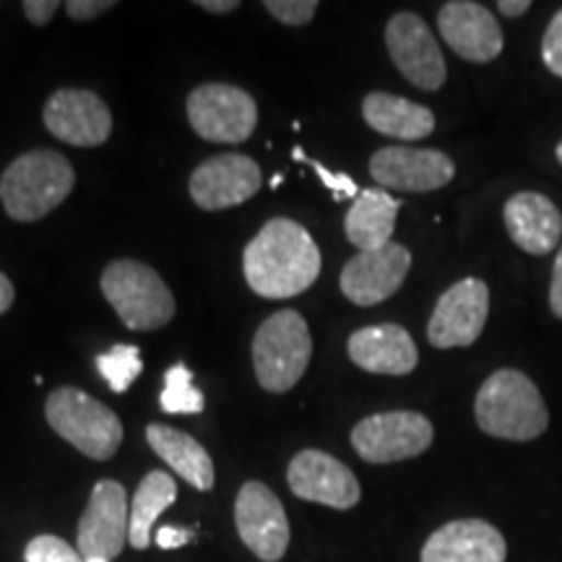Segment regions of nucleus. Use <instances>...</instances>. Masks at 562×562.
<instances>
[{"label":"nucleus","instance_id":"25","mask_svg":"<svg viewBox=\"0 0 562 562\" xmlns=\"http://www.w3.org/2000/svg\"><path fill=\"white\" fill-rule=\"evenodd\" d=\"M178 497L175 476L167 472H149L140 480L131 503V529L128 542L136 550H149L154 539V524Z\"/></svg>","mask_w":562,"mask_h":562},{"label":"nucleus","instance_id":"10","mask_svg":"<svg viewBox=\"0 0 562 562\" xmlns=\"http://www.w3.org/2000/svg\"><path fill=\"white\" fill-rule=\"evenodd\" d=\"M490 318V286L482 279H461L442 292L427 323V339L438 349L472 347Z\"/></svg>","mask_w":562,"mask_h":562},{"label":"nucleus","instance_id":"3","mask_svg":"<svg viewBox=\"0 0 562 562\" xmlns=\"http://www.w3.org/2000/svg\"><path fill=\"white\" fill-rule=\"evenodd\" d=\"M76 172L60 151L34 149L21 154L0 178V201L13 222H40L68 199Z\"/></svg>","mask_w":562,"mask_h":562},{"label":"nucleus","instance_id":"32","mask_svg":"<svg viewBox=\"0 0 562 562\" xmlns=\"http://www.w3.org/2000/svg\"><path fill=\"white\" fill-rule=\"evenodd\" d=\"M110 9H115L112 0H70L66 5L68 16L74 21H91L102 16V13H108Z\"/></svg>","mask_w":562,"mask_h":562},{"label":"nucleus","instance_id":"30","mask_svg":"<svg viewBox=\"0 0 562 562\" xmlns=\"http://www.w3.org/2000/svg\"><path fill=\"white\" fill-rule=\"evenodd\" d=\"M294 154V159L297 161H307V165L313 167L315 172H318V178H321V182L323 186L328 188V191L334 193V201H344V199H355V195H360L362 191L360 188H357V182L349 178V175H344V172H331V170H326V167L321 165V161H315V159H307L305 154H302V149L297 146V149L292 151Z\"/></svg>","mask_w":562,"mask_h":562},{"label":"nucleus","instance_id":"26","mask_svg":"<svg viewBox=\"0 0 562 562\" xmlns=\"http://www.w3.org/2000/svg\"><path fill=\"white\" fill-rule=\"evenodd\" d=\"M167 414H199L203 412V393L193 385V372L186 364H172L165 372V391L159 398Z\"/></svg>","mask_w":562,"mask_h":562},{"label":"nucleus","instance_id":"11","mask_svg":"<svg viewBox=\"0 0 562 562\" xmlns=\"http://www.w3.org/2000/svg\"><path fill=\"white\" fill-rule=\"evenodd\" d=\"M385 45L393 66L417 89L438 91L446 83V58L430 26L417 13H396L385 26Z\"/></svg>","mask_w":562,"mask_h":562},{"label":"nucleus","instance_id":"5","mask_svg":"<svg viewBox=\"0 0 562 562\" xmlns=\"http://www.w3.org/2000/svg\"><path fill=\"white\" fill-rule=\"evenodd\" d=\"M102 294L131 331H157L175 318V297L151 266L121 258L102 271Z\"/></svg>","mask_w":562,"mask_h":562},{"label":"nucleus","instance_id":"17","mask_svg":"<svg viewBox=\"0 0 562 562\" xmlns=\"http://www.w3.org/2000/svg\"><path fill=\"white\" fill-rule=\"evenodd\" d=\"M290 490L300 501L328 505L334 510H349L360 503V482L347 463L323 451H302L292 459L286 472Z\"/></svg>","mask_w":562,"mask_h":562},{"label":"nucleus","instance_id":"36","mask_svg":"<svg viewBox=\"0 0 562 562\" xmlns=\"http://www.w3.org/2000/svg\"><path fill=\"white\" fill-rule=\"evenodd\" d=\"M529 9H531V0H501V3H497V11L508 19L524 16Z\"/></svg>","mask_w":562,"mask_h":562},{"label":"nucleus","instance_id":"8","mask_svg":"<svg viewBox=\"0 0 562 562\" xmlns=\"http://www.w3.org/2000/svg\"><path fill=\"white\" fill-rule=\"evenodd\" d=\"M188 121L201 138L243 144L258 125V104L248 91L229 83H203L188 97Z\"/></svg>","mask_w":562,"mask_h":562},{"label":"nucleus","instance_id":"27","mask_svg":"<svg viewBox=\"0 0 562 562\" xmlns=\"http://www.w3.org/2000/svg\"><path fill=\"white\" fill-rule=\"evenodd\" d=\"M97 370H100V375L108 381L112 391L125 393L144 370L140 351L133 344H115L110 351L97 357Z\"/></svg>","mask_w":562,"mask_h":562},{"label":"nucleus","instance_id":"24","mask_svg":"<svg viewBox=\"0 0 562 562\" xmlns=\"http://www.w3.org/2000/svg\"><path fill=\"white\" fill-rule=\"evenodd\" d=\"M362 115L372 131L398 140H419L435 131L430 108L404 100V97L385 94V91H372L364 97Z\"/></svg>","mask_w":562,"mask_h":562},{"label":"nucleus","instance_id":"31","mask_svg":"<svg viewBox=\"0 0 562 562\" xmlns=\"http://www.w3.org/2000/svg\"><path fill=\"white\" fill-rule=\"evenodd\" d=\"M542 60L550 74L562 79V9L554 13L542 40Z\"/></svg>","mask_w":562,"mask_h":562},{"label":"nucleus","instance_id":"38","mask_svg":"<svg viewBox=\"0 0 562 562\" xmlns=\"http://www.w3.org/2000/svg\"><path fill=\"white\" fill-rule=\"evenodd\" d=\"M199 5L203 11H211V13H229V11L240 9V3H237V0H201Z\"/></svg>","mask_w":562,"mask_h":562},{"label":"nucleus","instance_id":"6","mask_svg":"<svg viewBox=\"0 0 562 562\" xmlns=\"http://www.w3.org/2000/svg\"><path fill=\"white\" fill-rule=\"evenodd\" d=\"M311 357L313 339L297 311H279L258 326L252 339V368L263 391H292L305 375Z\"/></svg>","mask_w":562,"mask_h":562},{"label":"nucleus","instance_id":"21","mask_svg":"<svg viewBox=\"0 0 562 562\" xmlns=\"http://www.w3.org/2000/svg\"><path fill=\"white\" fill-rule=\"evenodd\" d=\"M510 240L529 256H547L560 245L562 216L542 193H516L503 209Z\"/></svg>","mask_w":562,"mask_h":562},{"label":"nucleus","instance_id":"34","mask_svg":"<svg viewBox=\"0 0 562 562\" xmlns=\"http://www.w3.org/2000/svg\"><path fill=\"white\" fill-rule=\"evenodd\" d=\"M191 539H193V531L175 529V526H161V529L154 533V542H157L161 550H180V547L191 542Z\"/></svg>","mask_w":562,"mask_h":562},{"label":"nucleus","instance_id":"4","mask_svg":"<svg viewBox=\"0 0 562 562\" xmlns=\"http://www.w3.org/2000/svg\"><path fill=\"white\" fill-rule=\"evenodd\" d=\"M45 417L63 440L94 461L112 459L123 442L117 414L74 385H63L47 396Z\"/></svg>","mask_w":562,"mask_h":562},{"label":"nucleus","instance_id":"18","mask_svg":"<svg viewBox=\"0 0 562 562\" xmlns=\"http://www.w3.org/2000/svg\"><path fill=\"white\" fill-rule=\"evenodd\" d=\"M438 30L446 45L469 63H490L503 53L501 24L482 3L451 0L438 13Z\"/></svg>","mask_w":562,"mask_h":562},{"label":"nucleus","instance_id":"1","mask_svg":"<svg viewBox=\"0 0 562 562\" xmlns=\"http://www.w3.org/2000/svg\"><path fill=\"white\" fill-rule=\"evenodd\" d=\"M243 271L250 290L266 300H290L321 277V250L302 224L271 220L248 243Z\"/></svg>","mask_w":562,"mask_h":562},{"label":"nucleus","instance_id":"33","mask_svg":"<svg viewBox=\"0 0 562 562\" xmlns=\"http://www.w3.org/2000/svg\"><path fill=\"white\" fill-rule=\"evenodd\" d=\"M21 9H24L26 19H30L34 26H47L55 19V13H58L60 3L58 0H26Z\"/></svg>","mask_w":562,"mask_h":562},{"label":"nucleus","instance_id":"40","mask_svg":"<svg viewBox=\"0 0 562 562\" xmlns=\"http://www.w3.org/2000/svg\"><path fill=\"white\" fill-rule=\"evenodd\" d=\"M558 161H560V165H562V140H560V144H558Z\"/></svg>","mask_w":562,"mask_h":562},{"label":"nucleus","instance_id":"15","mask_svg":"<svg viewBox=\"0 0 562 562\" xmlns=\"http://www.w3.org/2000/svg\"><path fill=\"white\" fill-rule=\"evenodd\" d=\"M45 128L63 144L94 149L112 133V115L102 97L87 89H58L42 110Z\"/></svg>","mask_w":562,"mask_h":562},{"label":"nucleus","instance_id":"29","mask_svg":"<svg viewBox=\"0 0 562 562\" xmlns=\"http://www.w3.org/2000/svg\"><path fill=\"white\" fill-rule=\"evenodd\" d=\"M263 5L273 19L286 26L311 24L315 11H318V3H315V0H266Z\"/></svg>","mask_w":562,"mask_h":562},{"label":"nucleus","instance_id":"14","mask_svg":"<svg viewBox=\"0 0 562 562\" xmlns=\"http://www.w3.org/2000/svg\"><path fill=\"white\" fill-rule=\"evenodd\" d=\"M261 186L263 175L256 159L245 154H220L193 170L191 199L203 211H222L250 201Z\"/></svg>","mask_w":562,"mask_h":562},{"label":"nucleus","instance_id":"7","mask_svg":"<svg viewBox=\"0 0 562 562\" xmlns=\"http://www.w3.org/2000/svg\"><path fill=\"white\" fill-rule=\"evenodd\" d=\"M432 422L419 412H381L357 422L351 446L368 463H398L417 459L432 446Z\"/></svg>","mask_w":562,"mask_h":562},{"label":"nucleus","instance_id":"13","mask_svg":"<svg viewBox=\"0 0 562 562\" xmlns=\"http://www.w3.org/2000/svg\"><path fill=\"white\" fill-rule=\"evenodd\" d=\"M370 175L378 186L404 193H432L456 178L448 154L414 146H385L370 157Z\"/></svg>","mask_w":562,"mask_h":562},{"label":"nucleus","instance_id":"2","mask_svg":"<svg viewBox=\"0 0 562 562\" xmlns=\"http://www.w3.org/2000/svg\"><path fill=\"white\" fill-rule=\"evenodd\" d=\"M476 425L497 440L529 442L550 427V412L526 372L503 368L482 383L474 402Z\"/></svg>","mask_w":562,"mask_h":562},{"label":"nucleus","instance_id":"16","mask_svg":"<svg viewBox=\"0 0 562 562\" xmlns=\"http://www.w3.org/2000/svg\"><path fill=\"white\" fill-rule=\"evenodd\" d=\"M412 269V252L406 245L391 243L381 250L357 252L349 258L341 271V292L344 297L360 307L378 305L393 297L402 290L406 273Z\"/></svg>","mask_w":562,"mask_h":562},{"label":"nucleus","instance_id":"19","mask_svg":"<svg viewBox=\"0 0 562 562\" xmlns=\"http://www.w3.org/2000/svg\"><path fill=\"white\" fill-rule=\"evenodd\" d=\"M422 562H505L508 544L495 526L482 518H459L440 526L422 547Z\"/></svg>","mask_w":562,"mask_h":562},{"label":"nucleus","instance_id":"20","mask_svg":"<svg viewBox=\"0 0 562 562\" xmlns=\"http://www.w3.org/2000/svg\"><path fill=\"white\" fill-rule=\"evenodd\" d=\"M347 351L357 368L375 375H409L417 368V344L404 326L381 323V326L360 328L349 336Z\"/></svg>","mask_w":562,"mask_h":562},{"label":"nucleus","instance_id":"37","mask_svg":"<svg viewBox=\"0 0 562 562\" xmlns=\"http://www.w3.org/2000/svg\"><path fill=\"white\" fill-rule=\"evenodd\" d=\"M13 297H16V290H13L11 279L0 271V315H3L5 311H11Z\"/></svg>","mask_w":562,"mask_h":562},{"label":"nucleus","instance_id":"9","mask_svg":"<svg viewBox=\"0 0 562 562\" xmlns=\"http://www.w3.org/2000/svg\"><path fill=\"white\" fill-rule=\"evenodd\" d=\"M128 529L131 505L123 484L115 480L97 482L79 521L81 558L112 562L128 542Z\"/></svg>","mask_w":562,"mask_h":562},{"label":"nucleus","instance_id":"35","mask_svg":"<svg viewBox=\"0 0 562 562\" xmlns=\"http://www.w3.org/2000/svg\"><path fill=\"white\" fill-rule=\"evenodd\" d=\"M550 307H552V313L562 321V245H560V252H558V258H554V266H552Z\"/></svg>","mask_w":562,"mask_h":562},{"label":"nucleus","instance_id":"22","mask_svg":"<svg viewBox=\"0 0 562 562\" xmlns=\"http://www.w3.org/2000/svg\"><path fill=\"white\" fill-rule=\"evenodd\" d=\"M398 209H402V203L391 199L381 188L362 191L349 206L347 220H344L347 240L360 252L381 250L391 245Z\"/></svg>","mask_w":562,"mask_h":562},{"label":"nucleus","instance_id":"23","mask_svg":"<svg viewBox=\"0 0 562 562\" xmlns=\"http://www.w3.org/2000/svg\"><path fill=\"white\" fill-rule=\"evenodd\" d=\"M146 440H149L154 453H157L175 474H180L182 480L191 484V487L201 492H209L214 487V461H211L206 448H203L195 438H191V435L167 425H149L146 427Z\"/></svg>","mask_w":562,"mask_h":562},{"label":"nucleus","instance_id":"12","mask_svg":"<svg viewBox=\"0 0 562 562\" xmlns=\"http://www.w3.org/2000/svg\"><path fill=\"white\" fill-rule=\"evenodd\" d=\"M235 524L243 544L263 562H279L290 547L284 505L263 482H248L237 492Z\"/></svg>","mask_w":562,"mask_h":562},{"label":"nucleus","instance_id":"28","mask_svg":"<svg viewBox=\"0 0 562 562\" xmlns=\"http://www.w3.org/2000/svg\"><path fill=\"white\" fill-rule=\"evenodd\" d=\"M24 558L26 562H83V558L74 550V547L63 542L60 537H53V533L34 537L32 542L26 544Z\"/></svg>","mask_w":562,"mask_h":562},{"label":"nucleus","instance_id":"39","mask_svg":"<svg viewBox=\"0 0 562 562\" xmlns=\"http://www.w3.org/2000/svg\"><path fill=\"white\" fill-rule=\"evenodd\" d=\"M281 178H284V175H273V180H271V188H279V186H281Z\"/></svg>","mask_w":562,"mask_h":562}]
</instances>
